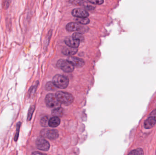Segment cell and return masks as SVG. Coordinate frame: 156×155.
I'll list each match as a JSON object with an SVG mask.
<instances>
[{
	"mask_svg": "<svg viewBox=\"0 0 156 155\" xmlns=\"http://www.w3.org/2000/svg\"><path fill=\"white\" fill-rule=\"evenodd\" d=\"M35 106H32L30 107V109L29 110L28 113V121H30L32 119V116L35 110Z\"/></svg>",
	"mask_w": 156,
	"mask_h": 155,
	"instance_id": "ffe728a7",
	"label": "cell"
},
{
	"mask_svg": "<svg viewBox=\"0 0 156 155\" xmlns=\"http://www.w3.org/2000/svg\"><path fill=\"white\" fill-rule=\"evenodd\" d=\"M55 95L60 104H64L65 106L70 105L74 100V97L72 95L69 93L60 91H58Z\"/></svg>",
	"mask_w": 156,
	"mask_h": 155,
	"instance_id": "6da1fadb",
	"label": "cell"
},
{
	"mask_svg": "<svg viewBox=\"0 0 156 155\" xmlns=\"http://www.w3.org/2000/svg\"><path fill=\"white\" fill-rule=\"evenodd\" d=\"M88 1L94 4L101 5L104 2L103 0H88Z\"/></svg>",
	"mask_w": 156,
	"mask_h": 155,
	"instance_id": "7402d4cb",
	"label": "cell"
},
{
	"mask_svg": "<svg viewBox=\"0 0 156 155\" xmlns=\"http://www.w3.org/2000/svg\"><path fill=\"white\" fill-rule=\"evenodd\" d=\"M10 1H3V4H2V7H3V8L8 9L10 5Z\"/></svg>",
	"mask_w": 156,
	"mask_h": 155,
	"instance_id": "d4e9b609",
	"label": "cell"
},
{
	"mask_svg": "<svg viewBox=\"0 0 156 155\" xmlns=\"http://www.w3.org/2000/svg\"><path fill=\"white\" fill-rule=\"evenodd\" d=\"M67 60L69 61L73 67H83L85 64L83 59L74 56H69L67 58Z\"/></svg>",
	"mask_w": 156,
	"mask_h": 155,
	"instance_id": "ba28073f",
	"label": "cell"
},
{
	"mask_svg": "<svg viewBox=\"0 0 156 155\" xmlns=\"http://www.w3.org/2000/svg\"><path fill=\"white\" fill-rule=\"evenodd\" d=\"M45 87L47 90L50 91H54L56 90L57 88L53 82H48Z\"/></svg>",
	"mask_w": 156,
	"mask_h": 155,
	"instance_id": "2e32d148",
	"label": "cell"
},
{
	"mask_svg": "<svg viewBox=\"0 0 156 155\" xmlns=\"http://www.w3.org/2000/svg\"><path fill=\"white\" fill-rule=\"evenodd\" d=\"M73 38L76 40H79L80 42H83L85 38L81 33H79V32H76L73 34L72 36Z\"/></svg>",
	"mask_w": 156,
	"mask_h": 155,
	"instance_id": "9a60e30c",
	"label": "cell"
},
{
	"mask_svg": "<svg viewBox=\"0 0 156 155\" xmlns=\"http://www.w3.org/2000/svg\"><path fill=\"white\" fill-rule=\"evenodd\" d=\"M71 4H72L75 5H82L84 4V1H69Z\"/></svg>",
	"mask_w": 156,
	"mask_h": 155,
	"instance_id": "603a6c76",
	"label": "cell"
},
{
	"mask_svg": "<svg viewBox=\"0 0 156 155\" xmlns=\"http://www.w3.org/2000/svg\"><path fill=\"white\" fill-rule=\"evenodd\" d=\"M40 135L43 137L52 140L57 139L58 137V132L54 129H44L41 131Z\"/></svg>",
	"mask_w": 156,
	"mask_h": 155,
	"instance_id": "5b68a950",
	"label": "cell"
},
{
	"mask_svg": "<svg viewBox=\"0 0 156 155\" xmlns=\"http://www.w3.org/2000/svg\"><path fill=\"white\" fill-rule=\"evenodd\" d=\"M37 84L35 85L34 86H32L31 88H30V90L29 91V95H32L35 94V91L36 90L37 87Z\"/></svg>",
	"mask_w": 156,
	"mask_h": 155,
	"instance_id": "cb8c5ba5",
	"label": "cell"
},
{
	"mask_svg": "<svg viewBox=\"0 0 156 155\" xmlns=\"http://www.w3.org/2000/svg\"><path fill=\"white\" fill-rule=\"evenodd\" d=\"M45 102L47 106L50 108L58 107L60 104L58 100L56 95L52 93L48 94L46 96Z\"/></svg>",
	"mask_w": 156,
	"mask_h": 155,
	"instance_id": "277c9868",
	"label": "cell"
},
{
	"mask_svg": "<svg viewBox=\"0 0 156 155\" xmlns=\"http://www.w3.org/2000/svg\"><path fill=\"white\" fill-rule=\"evenodd\" d=\"M63 113V109L60 107H58L52 110V114L54 117L61 116Z\"/></svg>",
	"mask_w": 156,
	"mask_h": 155,
	"instance_id": "5bb4252c",
	"label": "cell"
},
{
	"mask_svg": "<svg viewBox=\"0 0 156 155\" xmlns=\"http://www.w3.org/2000/svg\"><path fill=\"white\" fill-rule=\"evenodd\" d=\"M65 43L69 47L72 48H77L80 42L79 40L73 39L72 37H68L64 40Z\"/></svg>",
	"mask_w": 156,
	"mask_h": 155,
	"instance_id": "30bf717a",
	"label": "cell"
},
{
	"mask_svg": "<svg viewBox=\"0 0 156 155\" xmlns=\"http://www.w3.org/2000/svg\"><path fill=\"white\" fill-rule=\"evenodd\" d=\"M156 124V119L153 117L149 115L148 119L144 122V127L145 128L151 129L153 128Z\"/></svg>",
	"mask_w": 156,
	"mask_h": 155,
	"instance_id": "8fae6325",
	"label": "cell"
},
{
	"mask_svg": "<svg viewBox=\"0 0 156 155\" xmlns=\"http://www.w3.org/2000/svg\"><path fill=\"white\" fill-rule=\"evenodd\" d=\"M53 82L57 88L65 89L69 83V80L67 77L61 75L57 74L53 77Z\"/></svg>",
	"mask_w": 156,
	"mask_h": 155,
	"instance_id": "7a4b0ae2",
	"label": "cell"
},
{
	"mask_svg": "<svg viewBox=\"0 0 156 155\" xmlns=\"http://www.w3.org/2000/svg\"><path fill=\"white\" fill-rule=\"evenodd\" d=\"M56 65L59 69L65 72H71L74 70V67L67 60H59Z\"/></svg>",
	"mask_w": 156,
	"mask_h": 155,
	"instance_id": "3957f363",
	"label": "cell"
},
{
	"mask_svg": "<svg viewBox=\"0 0 156 155\" xmlns=\"http://www.w3.org/2000/svg\"><path fill=\"white\" fill-rule=\"evenodd\" d=\"M77 23L80 24L86 25L89 23V20L87 18H77L76 19Z\"/></svg>",
	"mask_w": 156,
	"mask_h": 155,
	"instance_id": "ac0fdd59",
	"label": "cell"
},
{
	"mask_svg": "<svg viewBox=\"0 0 156 155\" xmlns=\"http://www.w3.org/2000/svg\"><path fill=\"white\" fill-rule=\"evenodd\" d=\"M31 155H47V154H44V153H42L40 152H33L32 153Z\"/></svg>",
	"mask_w": 156,
	"mask_h": 155,
	"instance_id": "4316f807",
	"label": "cell"
},
{
	"mask_svg": "<svg viewBox=\"0 0 156 155\" xmlns=\"http://www.w3.org/2000/svg\"><path fill=\"white\" fill-rule=\"evenodd\" d=\"M77 48H72V47H66L64 48L62 51L63 54L66 56H72L76 54L78 52Z\"/></svg>",
	"mask_w": 156,
	"mask_h": 155,
	"instance_id": "4fadbf2b",
	"label": "cell"
},
{
	"mask_svg": "<svg viewBox=\"0 0 156 155\" xmlns=\"http://www.w3.org/2000/svg\"><path fill=\"white\" fill-rule=\"evenodd\" d=\"M49 119L47 117H44L40 120V124L44 127H46L49 125Z\"/></svg>",
	"mask_w": 156,
	"mask_h": 155,
	"instance_id": "d6986e66",
	"label": "cell"
},
{
	"mask_svg": "<svg viewBox=\"0 0 156 155\" xmlns=\"http://www.w3.org/2000/svg\"><path fill=\"white\" fill-rule=\"evenodd\" d=\"M86 28L87 27H84L82 26V25L77 22H72V23H68L66 25V28L67 31L69 32H75V31H78V32H83L85 31V32L86 29Z\"/></svg>",
	"mask_w": 156,
	"mask_h": 155,
	"instance_id": "8992f818",
	"label": "cell"
},
{
	"mask_svg": "<svg viewBox=\"0 0 156 155\" xmlns=\"http://www.w3.org/2000/svg\"><path fill=\"white\" fill-rule=\"evenodd\" d=\"M72 14L77 18H87L89 16L88 12L83 9L76 8L73 10Z\"/></svg>",
	"mask_w": 156,
	"mask_h": 155,
	"instance_id": "9c48e42d",
	"label": "cell"
},
{
	"mask_svg": "<svg viewBox=\"0 0 156 155\" xmlns=\"http://www.w3.org/2000/svg\"><path fill=\"white\" fill-rule=\"evenodd\" d=\"M143 150L141 148H137L133 150L129 153L128 155H144Z\"/></svg>",
	"mask_w": 156,
	"mask_h": 155,
	"instance_id": "e0dca14e",
	"label": "cell"
},
{
	"mask_svg": "<svg viewBox=\"0 0 156 155\" xmlns=\"http://www.w3.org/2000/svg\"><path fill=\"white\" fill-rule=\"evenodd\" d=\"M36 145L37 148L41 151H48L50 148L49 142L43 138H38L37 140Z\"/></svg>",
	"mask_w": 156,
	"mask_h": 155,
	"instance_id": "52a82bcc",
	"label": "cell"
},
{
	"mask_svg": "<svg viewBox=\"0 0 156 155\" xmlns=\"http://www.w3.org/2000/svg\"><path fill=\"white\" fill-rule=\"evenodd\" d=\"M21 122H18L17 123V131H16V134H15V137H14V141H17L19 136V131H20V128Z\"/></svg>",
	"mask_w": 156,
	"mask_h": 155,
	"instance_id": "44dd1931",
	"label": "cell"
},
{
	"mask_svg": "<svg viewBox=\"0 0 156 155\" xmlns=\"http://www.w3.org/2000/svg\"><path fill=\"white\" fill-rule=\"evenodd\" d=\"M149 115L153 117L154 118H155L156 119V109L153 110Z\"/></svg>",
	"mask_w": 156,
	"mask_h": 155,
	"instance_id": "484cf974",
	"label": "cell"
},
{
	"mask_svg": "<svg viewBox=\"0 0 156 155\" xmlns=\"http://www.w3.org/2000/svg\"><path fill=\"white\" fill-rule=\"evenodd\" d=\"M60 123V119L58 117H53L50 118L49 121V126L51 128H56Z\"/></svg>",
	"mask_w": 156,
	"mask_h": 155,
	"instance_id": "7c38bea8",
	"label": "cell"
}]
</instances>
